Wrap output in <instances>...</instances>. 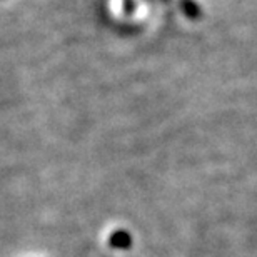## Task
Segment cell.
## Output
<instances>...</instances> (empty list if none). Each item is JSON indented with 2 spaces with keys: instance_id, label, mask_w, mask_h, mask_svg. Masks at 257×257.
<instances>
[{
  "instance_id": "obj_1",
  "label": "cell",
  "mask_w": 257,
  "mask_h": 257,
  "mask_svg": "<svg viewBox=\"0 0 257 257\" xmlns=\"http://www.w3.org/2000/svg\"><path fill=\"white\" fill-rule=\"evenodd\" d=\"M182 9H184V12H186V15L189 19L195 20L197 17H200V10L192 0H182Z\"/></svg>"
}]
</instances>
